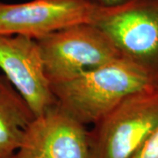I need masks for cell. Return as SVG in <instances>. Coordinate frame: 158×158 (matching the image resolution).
<instances>
[{
	"label": "cell",
	"instance_id": "cell-1",
	"mask_svg": "<svg viewBox=\"0 0 158 158\" xmlns=\"http://www.w3.org/2000/svg\"><path fill=\"white\" fill-rule=\"evenodd\" d=\"M158 87V79L123 57L52 85L57 104L85 126L94 125L127 98Z\"/></svg>",
	"mask_w": 158,
	"mask_h": 158
},
{
	"label": "cell",
	"instance_id": "cell-2",
	"mask_svg": "<svg viewBox=\"0 0 158 158\" xmlns=\"http://www.w3.org/2000/svg\"><path fill=\"white\" fill-rule=\"evenodd\" d=\"M158 126V87L127 98L89 131L90 158H134Z\"/></svg>",
	"mask_w": 158,
	"mask_h": 158
},
{
	"label": "cell",
	"instance_id": "cell-3",
	"mask_svg": "<svg viewBox=\"0 0 158 158\" xmlns=\"http://www.w3.org/2000/svg\"><path fill=\"white\" fill-rule=\"evenodd\" d=\"M93 25L107 35L120 56L158 79V0L103 6Z\"/></svg>",
	"mask_w": 158,
	"mask_h": 158
},
{
	"label": "cell",
	"instance_id": "cell-4",
	"mask_svg": "<svg viewBox=\"0 0 158 158\" xmlns=\"http://www.w3.org/2000/svg\"><path fill=\"white\" fill-rule=\"evenodd\" d=\"M36 40L51 85L121 57L107 35L93 24L76 25Z\"/></svg>",
	"mask_w": 158,
	"mask_h": 158
},
{
	"label": "cell",
	"instance_id": "cell-5",
	"mask_svg": "<svg viewBox=\"0 0 158 158\" xmlns=\"http://www.w3.org/2000/svg\"><path fill=\"white\" fill-rule=\"evenodd\" d=\"M103 6L94 0L0 2V34L39 40L80 24H93Z\"/></svg>",
	"mask_w": 158,
	"mask_h": 158
},
{
	"label": "cell",
	"instance_id": "cell-6",
	"mask_svg": "<svg viewBox=\"0 0 158 158\" xmlns=\"http://www.w3.org/2000/svg\"><path fill=\"white\" fill-rule=\"evenodd\" d=\"M0 69L34 117L57 104L36 40L0 34Z\"/></svg>",
	"mask_w": 158,
	"mask_h": 158
},
{
	"label": "cell",
	"instance_id": "cell-7",
	"mask_svg": "<svg viewBox=\"0 0 158 158\" xmlns=\"http://www.w3.org/2000/svg\"><path fill=\"white\" fill-rule=\"evenodd\" d=\"M15 158H90L89 131L56 104L31 121Z\"/></svg>",
	"mask_w": 158,
	"mask_h": 158
},
{
	"label": "cell",
	"instance_id": "cell-8",
	"mask_svg": "<svg viewBox=\"0 0 158 158\" xmlns=\"http://www.w3.org/2000/svg\"><path fill=\"white\" fill-rule=\"evenodd\" d=\"M34 115L5 76H0V158H15Z\"/></svg>",
	"mask_w": 158,
	"mask_h": 158
},
{
	"label": "cell",
	"instance_id": "cell-9",
	"mask_svg": "<svg viewBox=\"0 0 158 158\" xmlns=\"http://www.w3.org/2000/svg\"><path fill=\"white\" fill-rule=\"evenodd\" d=\"M134 158H158V126Z\"/></svg>",
	"mask_w": 158,
	"mask_h": 158
},
{
	"label": "cell",
	"instance_id": "cell-10",
	"mask_svg": "<svg viewBox=\"0 0 158 158\" xmlns=\"http://www.w3.org/2000/svg\"><path fill=\"white\" fill-rule=\"evenodd\" d=\"M97 3L100 4L101 6H113L116 5H119L121 3H124L127 0H94Z\"/></svg>",
	"mask_w": 158,
	"mask_h": 158
}]
</instances>
